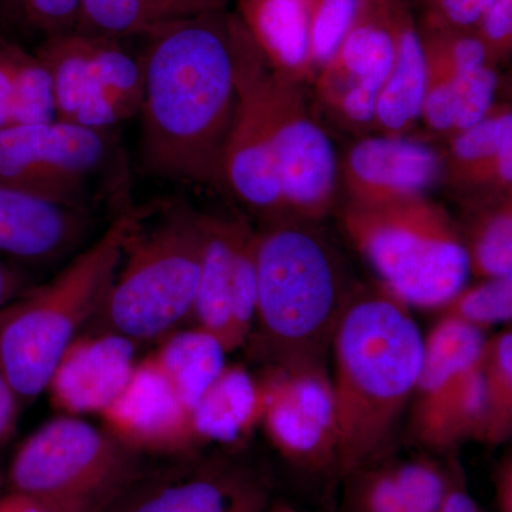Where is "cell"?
<instances>
[{
  "label": "cell",
  "instance_id": "1",
  "mask_svg": "<svg viewBox=\"0 0 512 512\" xmlns=\"http://www.w3.org/2000/svg\"><path fill=\"white\" fill-rule=\"evenodd\" d=\"M241 25L225 9L143 37L138 150L148 174L227 194L222 161L237 107Z\"/></svg>",
  "mask_w": 512,
  "mask_h": 512
},
{
  "label": "cell",
  "instance_id": "2",
  "mask_svg": "<svg viewBox=\"0 0 512 512\" xmlns=\"http://www.w3.org/2000/svg\"><path fill=\"white\" fill-rule=\"evenodd\" d=\"M336 473L382 458L394 424L416 393L423 336L409 308L390 295L346 305L335 335Z\"/></svg>",
  "mask_w": 512,
  "mask_h": 512
},
{
  "label": "cell",
  "instance_id": "3",
  "mask_svg": "<svg viewBox=\"0 0 512 512\" xmlns=\"http://www.w3.org/2000/svg\"><path fill=\"white\" fill-rule=\"evenodd\" d=\"M144 210L127 205L52 281L0 309V367L22 406L46 392L60 357L96 318Z\"/></svg>",
  "mask_w": 512,
  "mask_h": 512
},
{
  "label": "cell",
  "instance_id": "4",
  "mask_svg": "<svg viewBox=\"0 0 512 512\" xmlns=\"http://www.w3.org/2000/svg\"><path fill=\"white\" fill-rule=\"evenodd\" d=\"M202 242V212L178 201L146 205L128 234L94 330L119 333L137 345L174 332L191 318Z\"/></svg>",
  "mask_w": 512,
  "mask_h": 512
},
{
  "label": "cell",
  "instance_id": "5",
  "mask_svg": "<svg viewBox=\"0 0 512 512\" xmlns=\"http://www.w3.org/2000/svg\"><path fill=\"white\" fill-rule=\"evenodd\" d=\"M343 228L387 295L421 309L446 306L470 276L460 228L427 195L380 207L346 205Z\"/></svg>",
  "mask_w": 512,
  "mask_h": 512
},
{
  "label": "cell",
  "instance_id": "6",
  "mask_svg": "<svg viewBox=\"0 0 512 512\" xmlns=\"http://www.w3.org/2000/svg\"><path fill=\"white\" fill-rule=\"evenodd\" d=\"M301 221H272L256 239L255 325L282 362L333 339L346 309L343 275L325 239ZM255 328V326H254Z\"/></svg>",
  "mask_w": 512,
  "mask_h": 512
},
{
  "label": "cell",
  "instance_id": "7",
  "mask_svg": "<svg viewBox=\"0 0 512 512\" xmlns=\"http://www.w3.org/2000/svg\"><path fill=\"white\" fill-rule=\"evenodd\" d=\"M138 458L103 427L60 414L16 448L6 490L100 511L140 473Z\"/></svg>",
  "mask_w": 512,
  "mask_h": 512
},
{
  "label": "cell",
  "instance_id": "8",
  "mask_svg": "<svg viewBox=\"0 0 512 512\" xmlns=\"http://www.w3.org/2000/svg\"><path fill=\"white\" fill-rule=\"evenodd\" d=\"M33 52L52 79L57 120L114 133L137 117L143 66L123 40L73 30L40 40Z\"/></svg>",
  "mask_w": 512,
  "mask_h": 512
},
{
  "label": "cell",
  "instance_id": "9",
  "mask_svg": "<svg viewBox=\"0 0 512 512\" xmlns=\"http://www.w3.org/2000/svg\"><path fill=\"white\" fill-rule=\"evenodd\" d=\"M114 150V133L57 119L2 128L0 187L87 210L90 187Z\"/></svg>",
  "mask_w": 512,
  "mask_h": 512
},
{
  "label": "cell",
  "instance_id": "10",
  "mask_svg": "<svg viewBox=\"0 0 512 512\" xmlns=\"http://www.w3.org/2000/svg\"><path fill=\"white\" fill-rule=\"evenodd\" d=\"M276 171L289 220L325 217L340 181V160L325 128L313 119L302 84L272 72L266 76Z\"/></svg>",
  "mask_w": 512,
  "mask_h": 512
},
{
  "label": "cell",
  "instance_id": "11",
  "mask_svg": "<svg viewBox=\"0 0 512 512\" xmlns=\"http://www.w3.org/2000/svg\"><path fill=\"white\" fill-rule=\"evenodd\" d=\"M202 227L200 278L191 319L197 328L220 339L229 353L247 342L255 326L258 232L232 212H202Z\"/></svg>",
  "mask_w": 512,
  "mask_h": 512
},
{
  "label": "cell",
  "instance_id": "12",
  "mask_svg": "<svg viewBox=\"0 0 512 512\" xmlns=\"http://www.w3.org/2000/svg\"><path fill=\"white\" fill-rule=\"evenodd\" d=\"M268 70L261 50L242 23L237 40V107L222 171L227 194L272 222L285 220L286 215L266 103Z\"/></svg>",
  "mask_w": 512,
  "mask_h": 512
},
{
  "label": "cell",
  "instance_id": "13",
  "mask_svg": "<svg viewBox=\"0 0 512 512\" xmlns=\"http://www.w3.org/2000/svg\"><path fill=\"white\" fill-rule=\"evenodd\" d=\"M261 423L282 456L309 470H336V413L332 382L312 359L282 362L259 380Z\"/></svg>",
  "mask_w": 512,
  "mask_h": 512
},
{
  "label": "cell",
  "instance_id": "14",
  "mask_svg": "<svg viewBox=\"0 0 512 512\" xmlns=\"http://www.w3.org/2000/svg\"><path fill=\"white\" fill-rule=\"evenodd\" d=\"M394 59L387 0H365L359 16L312 82L316 99L339 126L375 130V111Z\"/></svg>",
  "mask_w": 512,
  "mask_h": 512
},
{
  "label": "cell",
  "instance_id": "15",
  "mask_svg": "<svg viewBox=\"0 0 512 512\" xmlns=\"http://www.w3.org/2000/svg\"><path fill=\"white\" fill-rule=\"evenodd\" d=\"M268 487L248 468L201 461L137 474L99 512H262Z\"/></svg>",
  "mask_w": 512,
  "mask_h": 512
},
{
  "label": "cell",
  "instance_id": "16",
  "mask_svg": "<svg viewBox=\"0 0 512 512\" xmlns=\"http://www.w3.org/2000/svg\"><path fill=\"white\" fill-rule=\"evenodd\" d=\"M99 417L101 427L138 456H187L200 446L192 429L191 410L151 355L138 360L123 392Z\"/></svg>",
  "mask_w": 512,
  "mask_h": 512
},
{
  "label": "cell",
  "instance_id": "17",
  "mask_svg": "<svg viewBox=\"0 0 512 512\" xmlns=\"http://www.w3.org/2000/svg\"><path fill=\"white\" fill-rule=\"evenodd\" d=\"M443 153L406 136L355 141L340 160V181L349 204L380 207L427 195L443 181Z\"/></svg>",
  "mask_w": 512,
  "mask_h": 512
},
{
  "label": "cell",
  "instance_id": "18",
  "mask_svg": "<svg viewBox=\"0 0 512 512\" xmlns=\"http://www.w3.org/2000/svg\"><path fill=\"white\" fill-rule=\"evenodd\" d=\"M138 345L119 333H82L53 370L46 392L60 414L100 416L120 396L136 369Z\"/></svg>",
  "mask_w": 512,
  "mask_h": 512
},
{
  "label": "cell",
  "instance_id": "19",
  "mask_svg": "<svg viewBox=\"0 0 512 512\" xmlns=\"http://www.w3.org/2000/svg\"><path fill=\"white\" fill-rule=\"evenodd\" d=\"M89 212L0 187V256L19 265H50L80 247Z\"/></svg>",
  "mask_w": 512,
  "mask_h": 512
},
{
  "label": "cell",
  "instance_id": "20",
  "mask_svg": "<svg viewBox=\"0 0 512 512\" xmlns=\"http://www.w3.org/2000/svg\"><path fill=\"white\" fill-rule=\"evenodd\" d=\"M443 181L461 191L512 194L511 104L495 103L473 127L448 138Z\"/></svg>",
  "mask_w": 512,
  "mask_h": 512
},
{
  "label": "cell",
  "instance_id": "21",
  "mask_svg": "<svg viewBox=\"0 0 512 512\" xmlns=\"http://www.w3.org/2000/svg\"><path fill=\"white\" fill-rule=\"evenodd\" d=\"M394 32V59L376 103L375 130L406 136L420 120L427 62L416 16L407 0H387Z\"/></svg>",
  "mask_w": 512,
  "mask_h": 512
},
{
  "label": "cell",
  "instance_id": "22",
  "mask_svg": "<svg viewBox=\"0 0 512 512\" xmlns=\"http://www.w3.org/2000/svg\"><path fill=\"white\" fill-rule=\"evenodd\" d=\"M312 0H238L237 15L272 72L313 82L309 60Z\"/></svg>",
  "mask_w": 512,
  "mask_h": 512
},
{
  "label": "cell",
  "instance_id": "23",
  "mask_svg": "<svg viewBox=\"0 0 512 512\" xmlns=\"http://www.w3.org/2000/svg\"><path fill=\"white\" fill-rule=\"evenodd\" d=\"M261 382L245 367L225 365L192 410V429L198 444L234 446L261 423Z\"/></svg>",
  "mask_w": 512,
  "mask_h": 512
},
{
  "label": "cell",
  "instance_id": "24",
  "mask_svg": "<svg viewBox=\"0 0 512 512\" xmlns=\"http://www.w3.org/2000/svg\"><path fill=\"white\" fill-rule=\"evenodd\" d=\"M416 433L427 446L448 448L466 437L480 439L487 414L481 360L436 392L419 397Z\"/></svg>",
  "mask_w": 512,
  "mask_h": 512
},
{
  "label": "cell",
  "instance_id": "25",
  "mask_svg": "<svg viewBox=\"0 0 512 512\" xmlns=\"http://www.w3.org/2000/svg\"><path fill=\"white\" fill-rule=\"evenodd\" d=\"M228 5L229 0H82L76 30L126 40Z\"/></svg>",
  "mask_w": 512,
  "mask_h": 512
},
{
  "label": "cell",
  "instance_id": "26",
  "mask_svg": "<svg viewBox=\"0 0 512 512\" xmlns=\"http://www.w3.org/2000/svg\"><path fill=\"white\" fill-rule=\"evenodd\" d=\"M498 90L494 66L454 77H427L420 120L447 138L473 127L493 109Z\"/></svg>",
  "mask_w": 512,
  "mask_h": 512
},
{
  "label": "cell",
  "instance_id": "27",
  "mask_svg": "<svg viewBox=\"0 0 512 512\" xmlns=\"http://www.w3.org/2000/svg\"><path fill=\"white\" fill-rule=\"evenodd\" d=\"M227 353L220 339L194 326L165 336L151 356L192 413L202 394L227 365Z\"/></svg>",
  "mask_w": 512,
  "mask_h": 512
},
{
  "label": "cell",
  "instance_id": "28",
  "mask_svg": "<svg viewBox=\"0 0 512 512\" xmlns=\"http://www.w3.org/2000/svg\"><path fill=\"white\" fill-rule=\"evenodd\" d=\"M485 343L483 329L456 316L444 315L423 339V360L416 387L419 397L436 392L478 365Z\"/></svg>",
  "mask_w": 512,
  "mask_h": 512
},
{
  "label": "cell",
  "instance_id": "29",
  "mask_svg": "<svg viewBox=\"0 0 512 512\" xmlns=\"http://www.w3.org/2000/svg\"><path fill=\"white\" fill-rule=\"evenodd\" d=\"M461 232L470 272L481 279L512 276V194H485Z\"/></svg>",
  "mask_w": 512,
  "mask_h": 512
},
{
  "label": "cell",
  "instance_id": "30",
  "mask_svg": "<svg viewBox=\"0 0 512 512\" xmlns=\"http://www.w3.org/2000/svg\"><path fill=\"white\" fill-rule=\"evenodd\" d=\"M345 481L343 512H427L382 458L353 471Z\"/></svg>",
  "mask_w": 512,
  "mask_h": 512
},
{
  "label": "cell",
  "instance_id": "31",
  "mask_svg": "<svg viewBox=\"0 0 512 512\" xmlns=\"http://www.w3.org/2000/svg\"><path fill=\"white\" fill-rule=\"evenodd\" d=\"M487 414L480 440L498 444L507 439L512 416V333H500L487 339L483 357Z\"/></svg>",
  "mask_w": 512,
  "mask_h": 512
},
{
  "label": "cell",
  "instance_id": "32",
  "mask_svg": "<svg viewBox=\"0 0 512 512\" xmlns=\"http://www.w3.org/2000/svg\"><path fill=\"white\" fill-rule=\"evenodd\" d=\"M419 32L427 77L461 76L490 64L483 43L473 29L419 28Z\"/></svg>",
  "mask_w": 512,
  "mask_h": 512
},
{
  "label": "cell",
  "instance_id": "33",
  "mask_svg": "<svg viewBox=\"0 0 512 512\" xmlns=\"http://www.w3.org/2000/svg\"><path fill=\"white\" fill-rule=\"evenodd\" d=\"M55 93L45 64L35 52L20 47L16 63L13 126L56 120Z\"/></svg>",
  "mask_w": 512,
  "mask_h": 512
},
{
  "label": "cell",
  "instance_id": "34",
  "mask_svg": "<svg viewBox=\"0 0 512 512\" xmlns=\"http://www.w3.org/2000/svg\"><path fill=\"white\" fill-rule=\"evenodd\" d=\"M444 315L471 323L480 329L510 322L512 318V276L481 279L480 284L464 286L443 306Z\"/></svg>",
  "mask_w": 512,
  "mask_h": 512
},
{
  "label": "cell",
  "instance_id": "35",
  "mask_svg": "<svg viewBox=\"0 0 512 512\" xmlns=\"http://www.w3.org/2000/svg\"><path fill=\"white\" fill-rule=\"evenodd\" d=\"M365 0H312L309 60L313 80L359 16Z\"/></svg>",
  "mask_w": 512,
  "mask_h": 512
},
{
  "label": "cell",
  "instance_id": "36",
  "mask_svg": "<svg viewBox=\"0 0 512 512\" xmlns=\"http://www.w3.org/2000/svg\"><path fill=\"white\" fill-rule=\"evenodd\" d=\"M82 0H0L8 25L46 37L77 29Z\"/></svg>",
  "mask_w": 512,
  "mask_h": 512
},
{
  "label": "cell",
  "instance_id": "37",
  "mask_svg": "<svg viewBox=\"0 0 512 512\" xmlns=\"http://www.w3.org/2000/svg\"><path fill=\"white\" fill-rule=\"evenodd\" d=\"M495 0H419V28L474 29Z\"/></svg>",
  "mask_w": 512,
  "mask_h": 512
},
{
  "label": "cell",
  "instance_id": "38",
  "mask_svg": "<svg viewBox=\"0 0 512 512\" xmlns=\"http://www.w3.org/2000/svg\"><path fill=\"white\" fill-rule=\"evenodd\" d=\"M491 66L505 62L512 52V0H495L474 26Z\"/></svg>",
  "mask_w": 512,
  "mask_h": 512
},
{
  "label": "cell",
  "instance_id": "39",
  "mask_svg": "<svg viewBox=\"0 0 512 512\" xmlns=\"http://www.w3.org/2000/svg\"><path fill=\"white\" fill-rule=\"evenodd\" d=\"M20 47L22 45L16 40L0 35V130L13 126L16 63Z\"/></svg>",
  "mask_w": 512,
  "mask_h": 512
},
{
  "label": "cell",
  "instance_id": "40",
  "mask_svg": "<svg viewBox=\"0 0 512 512\" xmlns=\"http://www.w3.org/2000/svg\"><path fill=\"white\" fill-rule=\"evenodd\" d=\"M0 512H99V510L86 504L45 500V498L6 490L0 498Z\"/></svg>",
  "mask_w": 512,
  "mask_h": 512
},
{
  "label": "cell",
  "instance_id": "41",
  "mask_svg": "<svg viewBox=\"0 0 512 512\" xmlns=\"http://www.w3.org/2000/svg\"><path fill=\"white\" fill-rule=\"evenodd\" d=\"M5 259L0 256V309L18 299L33 286L22 265Z\"/></svg>",
  "mask_w": 512,
  "mask_h": 512
},
{
  "label": "cell",
  "instance_id": "42",
  "mask_svg": "<svg viewBox=\"0 0 512 512\" xmlns=\"http://www.w3.org/2000/svg\"><path fill=\"white\" fill-rule=\"evenodd\" d=\"M23 409L19 397L13 392L8 377L0 367V446L15 433L20 410Z\"/></svg>",
  "mask_w": 512,
  "mask_h": 512
},
{
  "label": "cell",
  "instance_id": "43",
  "mask_svg": "<svg viewBox=\"0 0 512 512\" xmlns=\"http://www.w3.org/2000/svg\"><path fill=\"white\" fill-rule=\"evenodd\" d=\"M495 507L497 512H512L511 461H504L495 476Z\"/></svg>",
  "mask_w": 512,
  "mask_h": 512
},
{
  "label": "cell",
  "instance_id": "44",
  "mask_svg": "<svg viewBox=\"0 0 512 512\" xmlns=\"http://www.w3.org/2000/svg\"><path fill=\"white\" fill-rule=\"evenodd\" d=\"M262 512H298L293 510L292 507H289V505L286 504H275V505H268V507L265 508Z\"/></svg>",
  "mask_w": 512,
  "mask_h": 512
},
{
  "label": "cell",
  "instance_id": "45",
  "mask_svg": "<svg viewBox=\"0 0 512 512\" xmlns=\"http://www.w3.org/2000/svg\"><path fill=\"white\" fill-rule=\"evenodd\" d=\"M9 29L8 22H6L5 12H3L2 3H0V35H5V30Z\"/></svg>",
  "mask_w": 512,
  "mask_h": 512
},
{
  "label": "cell",
  "instance_id": "46",
  "mask_svg": "<svg viewBox=\"0 0 512 512\" xmlns=\"http://www.w3.org/2000/svg\"><path fill=\"white\" fill-rule=\"evenodd\" d=\"M6 493V476H5V470H3L2 467H0V498H2V495Z\"/></svg>",
  "mask_w": 512,
  "mask_h": 512
},
{
  "label": "cell",
  "instance_id": "47",
  "mask_svg": "<svg viewBox=\"0 0 512 512\" xmlns=\"http://www.w3.org/2000/svg\"><path fill=\"white\" fill-rule=\"evenodd\" d=\"M480 512H487V511H485V510H483V508H481Z\"/></svg>",
  "mask_w": 512,
  "mask_h": 512
}]
</instances>
